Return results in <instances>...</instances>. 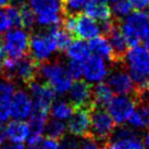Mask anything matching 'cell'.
Instances as JSON below:
<instances>
[{"label": "cell", "instance_id": "1", "mask_svg": "<svg viewBox=\"0 0 149 149\" xmlns=\"http://www.w3.org/2000/svg\"><path fill=\"white\" fill-rule=\"evenodd\" d=\"M124 62L128 69V74L132 79L135 93L149 88V50L141 46H133L127 49Z\"/></svg>", "mask_w": 149, "mask_h": 149}, {"label": "cell", "instance_id": "2", "mask_svg": "<svg viewBox=\"0 0 149 149\" xmlns=\"http://www.w3.org/2000/svg\"><path fill=\"white\" fill-rule=\"evenodd\" d=\"M0 75L9 81H19L29 85L38 76V63L32 57L4 59L0 68Z\"/></svg>", "mask_w": 149, "mask_h": 149}, {"label": "cell", "instance_id": "3", "mask_svg": "<svg viewBox=\"0 0 149 149\" xmlns=\"http://www.w3.org/2000/svg\"><path fill=\"white\" fill-rule=\"evenodd\" d=\"M38 76L48 84L56 94L63 95L72 85V77L68 73L66 66L59 61H45L38 64Z\"/></svg>", "mask_w": 149, "mask_h": 149}, {"label": "cell", "instance_id": "4", "mask_svg": "<svg viewBox=\"0 0 149 149\" xmlns=\"http://www.w3.org/2000/svg\"><path fill=\"white\" fill-rule=\"evenodd\" d=\"M122 35L128 46H136L139 44L145 32L149 27V15L143 11L130 13L123 21L119 23Z\"/></svg>", "mask_w": 149, "mask_h": 149}, {"label": "cell", "instance_id": "5", "mask_svg": "<svg viewBox=\"0 0 149 149\" xmlns=\"http://www.w3.org/2000/svg\"><path fill=\"white\" fill-rule=\"evenodd\" d=\"M54 26L48 27V29L35 33L29 38V51L32 58L39 64L48 59L58 50L54 39Z\"/></svg>", "mask_w": 149, "mask_h": 149}, {"label": "cell", "instance_id": "6", "mask_svg": "<svg viewBox=\"0 0 149 149\" xmlns=\"http://www.w3.org/2000/svg\"><path fill=\"white\" fill-rule=\"evenodd\" d=\"M114 128L116 123L108 111L98 107L91 109V125L87 134H89L96 141L104 145L109 141V138Z\"/></svg>", "mask_w": 149, "mask_h": 149}, {"label": "cell", "instance_id": "7", "mask_svg": "<svg viewBox=\"0 0 149 149\" xmlns=\"http://www.w3.org/2000/svg\"><path fill=\"white\" fill-rule=\"evenodd\" d=\"M1 45L9 58H22L29 51V36L24 29H12L6 33Z\"/></svg>", "mask_w": 149, "mask_h": 149}, {"label": "cell", "instance_id": "8", "mask_svg": "<svg viewBox=\"0 0 149 149\" xmlns=\"http://www.w3.org/2000/svg\"><path fill=\"white\" fill-rule=\"evenodd\" d=\"M136 108V102L133 97L127 95H118L112 98L110 104H108V113L110 114L112 120L118 125L124 124L128 120Z\"/></svg>", "mask_w": 149, "mask_h": 149}, {"label": "cell", "instance_id": "9", "mask_svg": "<svg viewBox=\"0 0 149 149\" xmlns=\"http://www.w3.org/2000/svg\"><path fill=\"white\" fill-rule=\"evenodd\" d=\"M69 101L74 108L93 109V86L84 79H76L69 88Z\"/></svg>", "mask_w": 149, "mask_h": 149}, {"label": "cell", "instance_id": "10", "mask_svg": "<svg viewBox=\"0 0 149 149\" xmlns=\"http://www.w3.org/2000/svg\"><path fill=\"white\" fill-rule=\"evenodd\" d=\"M29 89L32 96L33 109L48 112L50 106L54 101L56 93L46 83H39L36 79L29 84Z\"/></svg>", "mask_w": 149, "mask_h": 149}, {"label": "cell", "instance_id": "11", "mask_svg": "<svg viewBox=\"0 0 149 149\" xmlns=\"http://www.w3.org/2000/svg\"><path fill=\"white\" fill-rule=\"evenodd\" d=\"M91 110L86 108H74V112L69 118L66 128L75 137L85 136L89 131Z\"/></svg>", "mask_w": 149, "mask_h": 149}, {"label": "cell", "instance_id": "12", "mask_svg": "<svg viewBox=\"0 0 149 149\" xmlns=\"http://www.w3.org/2000/svg\"><path fill=\"white\" fill-rule=\"evenodd\" d=\"M10 114L14 120H25L29 118L33 111L32 99L24 91H17L14 93L11 100L9 101Z\"/></svg>", "mask_w": 149, "mask_h": 149}, {"label": "cell", "instance_id": "13", "mask_svg": "<svg viewBox=\"0 0 149 149\" xmlns=\"http://www.w3.org/2000/svg\"><path fill=\"white\" fill-rule=\"evenodd\" d=\"M107 77V85L112 93L116 95H130L134 94L135 86L128 73L124 70H113Z\"/></svg>", "mask_w": 149, "mask_h": 149}, {"label": "cell", "instance_id": "14", "mask_svg": "<svg viewBox=\"0 0 149 149\" xmlns=\"http://www.w3.org/2000/svg\"><path fill=\"white\" fill-rule=\"evenodd\" d=\"M83 75L86 82H101L108 75L107 65L104 59L98 56H89L83 63Z\"/></svg>", "mask_w": 149, "mask_h": 149}, {"label": "cell", "instance_id": "15", "mask_svg": "<svg viewBox=\"0 0 149 149\" xmlns=\"http://www.w3.org/2000/svg\"><path fill=\"white\" fill-rule=\"evenodd\" d=\"M100 34L99 24L96 20L89 17L86 14H76L75 15V26L73 36L79 39H91Z\"/></svg>", "mask_w": 149, "mask_h": 149}, {"label": "cell", "instance_id": "16", "mask_svg": "<svg viewBox=\"0 0 149 149\" xmlns=\"http://www.w3.org/2000/svg\"><path fill=\"white\" fill-rule=\"evenodd\" d=\"M106 36H108V39H109L108 42L111 46L112 54H113L112 63L124 62V58L126 51H127L128 45L125 40L124 36L121 33L118 22H116V24L113 25V27L110 29V32Z\"/></svg>", "mask_w": 149, "mask_h": 149}, {"label": "cell", "instance_id": "17", "mask_svg": "<svg viewBox=\"0 0 149 149\" xmlns=\"http://www.w3.org/2000/svg\"><path fill=\"white\" fill-rule=\"evenodd\" d=\"M27 4L36 17L62 14L61 0H29Z\"/></svg>", "mask_w": 149, "mask_h": 149}, {"label": "cell", "instance_id": "18", "mask_svg": "<svg viewBox=\"0 0 149 149\" xmlns=\"http://www.w3.org/2000/svg\"><path fill=\"white\" fill-rule=\"evenodd\" d=\"M47 120H48V112L33 109V111L29 116V122L27 123L29 131L27 141H33L39 137H42V133L45 131V125Z\"/></svg>", "mask_w": 149, "mask_h": 149}, {"label": "cell", "instance_id": "19", "mask_svg": "<svg viewBox=\"0 0 149 149\" xmlns=\"http://www.w3.org/2000/svg\"><path fill=\"white\" fill-rule=\"evenodd\" d=\"M85 13L89 17L98 21H106L111 19V9L106 2H101L98 0H89L85 6Z\"/></svg>", "mask_w": 149, "mask_h": 149}, {"label": "cell", "instance_id": "20", "mask_svg": "<svg viewBox=\"0 0 149 149\" xmlns=\"http://www.w3.org/2000/svg\"><path fill=\"white\" fill-rule=\"evenodd\" d=\"M29 134V125L23 121H12L6 127V136L12 143H23L27 139Z\"/></svg>", "mask_w": 149, "mask_h": 149}, {"label": "cell", "instance_id": "21", "mask_svg": "<svg viewBox=\"0 0 149 149\" xmlns=\"http://www.w3.org/2000/svg\"><path fill=\"white\" fill-rule=\"evenodd\" d=\"M89 50L91 52L98 56L100 58L107 59L110 62H112V59H113V54H112L111 46L109 44L107 38L101 37V36H96V37L89 39V44H88Z\"/></svg>", "mask_w": 149, "mask_h": 149}, {"label": "cell", "instance_id": "22", "mask_svg": "<svg viewBox=\"0 0 149 149\" xmlns=\"http://www.w3.org/2000/svg\"><path fill=\"white\" fill-rule=\"evenodd\" d=\"M66 56L70 60L84 62L89 56L91 50L88 44L84 42L83 39H77L75 42H71V44L66 48Z\"/></svg>", "mask_w": 149, "mask_h": 149}, {"label": "cell", "instance_id": "23", "mask_svg": "<svg viewBox=\"0 0 149 149\" xmlns=\"http://www.w3.org/2000/svg\"><path fill=\"white\" fill-rule=\"evenodd\" d=\"M113 98V93L106 83H98L93 88V101L95 107L104 108L108 107Z\"/></svg>", "mask_w": 149, "mask_h": 149}, {"label": "cell", "instance_id": "24", "mask_svg": "<svg viewBox=\"0 0 149 149\" xmlns=\"http://www.w3.org/2000/svg\"><path fill=\"white\" fill-rule=\"evenodd\" d=\"M49 109L51 116H54V119H58L61 121L69 119L72 116V113L74 112V107L70 102L62 99L54 101Z\"/></svg>", "mask_w": 149, "mask_h": 149}, {"label": "cell", "instance_id": "25", "mask_svg": "<svg viewBox=\"0 0 149 149\" xmlns=\"http://www.w3.org/2000/svg\"><path fill=\"white\" fill-rule=\"evenodd\" d=\"M66 125L63 123L61 120L58 119H50L47 120L45 125V131L47 137L56 139V141H60L64 135H65Z\"/></svg>", "mask_w": 149, "mask_h": 149}, {"label": "cell", "instance_id": "26", "mask_svg": "<svg viewBox=\"0 0 149 149\" xmlns=\"http://www.w3.org/2000/svg\"><path fill=\"white\" fill-rule=\"evenodd\" d=\"M111 149H145L141 137L136 135L108 143Z\"/></svg>", "mask_w": 149, "mask_h": 149}, {"label": "cell", "instance_id": "27", "mask_svg": "<svg viewBox=\"0 0 149 149\" xmlns=\"http://www.w3.org/2000/svg\"><path fill=\"white\" fill-rule=\"evenodd\" d=\"M132 6L128 0H113L111 6V14L114 17V21L120 23L125 17L132 11Z\"/></svg>", "mask_w": 149, "mask_h": 149}, {"label": "cell", "instance_id": "28", "mask_svg": "<svg viewBox=\"0 0 149 149\" xmlns=\"http://www.w3.org/2000/svg\"><path fill=\"white\" fill-rule=\"evenodd\" d=\"M89 0H61L63 15H74L79 14L84 10Z\"/></svg>", "mask_w": 149, "mask_h": 149}, {"label": "cell", "instance_id": "29", "mask_svg": "<svg viewBox=\"0 0 149 149\" xmlns=\"http://www.w3.org/2000/svg\"><path fill=\"white\" fill-rule=\"evenodd\" d=\"M21 12V26L25 29H33L36 24V15L27 3L19 7Z\"/></svg>", "mask_w": 149, "mask_h": 149}, {"label": "cell", "instance_id": "30", "mask_svg": "<svg viewBox=\"0 0 149 149\" xmlns=\"http://www.w3.org/2000/svg\"><path fill=\"white\" fill-rule=\"evenodd\" d=\"M54 34L58 50H60V51L65 50L68 48V46L72 42V35L69 32H66L63 27H59L58 25L54 26Z\"/></svg>", "mask_w": 149, "mask_h": 149}, {"label": "cell", "instance_id": "31", "mask_svg": "<svg viewBox=\"0 0 149 149\" xmlns=\"http://www.w3.org/2000/svg\"><path fill=\"white\" fill-rule=\"evenodd\" d=\"M14 94V86L11 81L0 77V104H8Z\"/></svg>", "mask_w": 149, "mask_h": 149}, {"label": "cell", "instance_id": "32", "mask_svg": "<svg viewBox=\"0 0 149 149\" xmlns=\"http://www.w3.org/2000/svg\"><path fill=\"white\" fill-rule=\"evenodd\" d=\"M29 149H59L58 141L52 138L39 137L33 141H29Z\"/></svg>", "mask_w": 149, "mask_h": 149}, {"label": "cell", "instance_id": "33", "mask_svg": "<svg viewBox=\"0 0 149 149\" xmlns=\"http://www.w3.org/2000/svg\"><path fill=\"white\" fill-rule=\"evenodd\" d=\"M4 12L7 14L10 27L17 29L21 26V12L17 6H7Z\"/></svg>", "mask_w": 149, "mask_h": 149}, {"label": "cell", "instance_id": "34", "mask_svg": "<svg viewBox=\"0 0 149 149\" xmlns=\"http://www.w3.org/2000/svg\"><path fill=\"white\" fill-rule=\"evenodd\" d=\"M83 63L79 61H74V60H70L68 65H66V70L68 73L70 74L72 79H79L82 75H83Z\"/></svg>", "mask_w": 149, "mask_h": 149}, {"label": "cell", "instance_id": "35", "mask_svg": "<svg viewBox=\"0 0 149 149\" xmlns=\"http://www.w3.org/2000/svg\"><path fill=\"white\" fill-rule=\"evenodd\" d=\"M61 144L59 145V149H81V141L76 139L75 136H64L60 139Z\"/></svg>", "mask_w": 149, "mask_h": 149}, {"label": "cell", "instance_id": "36", "mask_svg": "<svg viewBox=\"0 0 149 149\" xmlns=\"http://www.w3.org/2000/svg\"><path fill=\"white\" fill-rule=\"evenodd\" d=\"M101 143L96 141L89 134L83 136V141H81V149H101L104 145H100Z\"/></svg>", "mask_w": 149, "mask_h": 149}, {"label": "cell", "instance_id": "37", "mask_svg": "<svg viewBox=\"0 0 149 149\" xmlns=\"http://www.w3.org/2000/svg\"><path fill=\"white\" fill-rule=\"evenodd\" d=\"M11 118L10 114V107L8 104H0V123H3L7 122Z\"/></svg>", "mask_w": 149, "mask_h": 149}, {"label": "cell", "instance_id": "38", "mask_svg": "<svg viewBox=\"0 0 149 149\" xmlns=\"http://www.w3.org/2000/svg\"><path fill=\"white\" fill-rule=\"evenodd\" d=\"M9 29H11V27H10V24H9L7 14L4 12V10L0 9V35L4 33L6 31H8Z\"/></svg>", "mask_w": 149, "mask_h": 149}, {"label": "cell", "instance_id": "39", "mask_svg": "<svg viewBox=\"0 0 149 149\" xmlns=\"http://www.w3.org/2000/svg\"><path fill=\"white\" fill-rule=\"evenodd\" d=\"M133 9L136 11H143L149 7V0H128Z\"/></svg>", "mask_w": 149, "mask_h": 149}, {"label": "cell", "instance_id": "40", "mask_svg": "<svg viewBox=\"0 0 149 149\" xmlns=\"http://www.w3.org/2000/svg\"><path fill=\"white\" fill-rule=\"evenodd\" d=\"M0 149H24V146L21 143H7L0 146Z\"/></svg>", "mask_w": 149, "mask_h": 149}, {"label": "cell", "instance_id": "41", "mask_svg": "<svg viewBox=\"0 0 149 149\" xmlns=\"http://www.w3.org/2000/svg\"><path fill=\"white\" fill-rule=\"evenodd\" d=\"M6 138H7V136H6V127L3 126L2 123H0V146L4 143Z\"/></svg>", "mask_w": 149, "mask_h": 149}, {"label": "cell", "instance_id": "42", "mask_svg": "<svg viewBox=\"0 0 149 149\" xmlns=\"http://www.w3.org/2000/svg\"><path fill=\"white\" fill-rule=\"evenodd\" d=\"M143 40H144V44H145V48L147 50H149V27L147 29V31H146L144 36H143Z\"/></svg>", "mask_w": 149, "mask_h": 149}, {"label": "cell", "instance_id": "43", "mask_svg": "<svg viewBox=\"0 0 149 149\" xmlns=\"http://www.w3.org/2000/svg\"><path fill=\"white\" fill-rule=\"evenodd\" d=\"M4 50L3 48H2V45H1V42H0V68H1V65H2V63H3L4 61Z\"/></svg>", "mask_w": 149, "mask_h": 149}, {"label": "cell", "instance_id": "44", "mask_svg": "<svg viewBox=\"0 0 149 149\" xmlns=\"http://www.w3.org/2000/svg\"><path fill=\"white\" fill-rule=\"evenodd\" d=\"M144 148L149 149V132L147 133V135L145 136V139H144Z\"/></svg>", "mask_w": 149, "mask_h": 149}, {"label": "cell", "instance_id": "45", "mask_svg": "<svg viewBox=\"0 0 149 149\" xmlns=\"http://www.w3.org/2000/svg\"><path fill=\"white\" fill-rule=\"evenodd\" d=\"M12 0H0V7H7L11 3Z\"/></svg>", "mask_w": 149, "mask_h": 149}, {"label": "cell", "instance_id": "46", "mask_svg": "<svg viewBox=\"0 0 149 149\" xmlns=\"http://www.w3.org/2000/svg\"><path fill=\"white\" fill-rule=\"evenodd\" d=\"M101 149H111V148H110V146H109V144L107 143V144H104V145L102 146V148H101Z\"/></svg>", "mask_w": 149, "mask_h": 149}, {"label": "cell", "instance_id": "47", "mask_svg": "<svg viewBox=\"0 0 149 149\" xmlns=\"http://www.w3.org/2000/svg\"><path fill=\"white\" fill-rule=\"evenodd\" d=\"M98 1H101V2H108V1H113V0H98Z\"/></svg>", "mask_w": 149, "mask_h": 149}]
</instances>
